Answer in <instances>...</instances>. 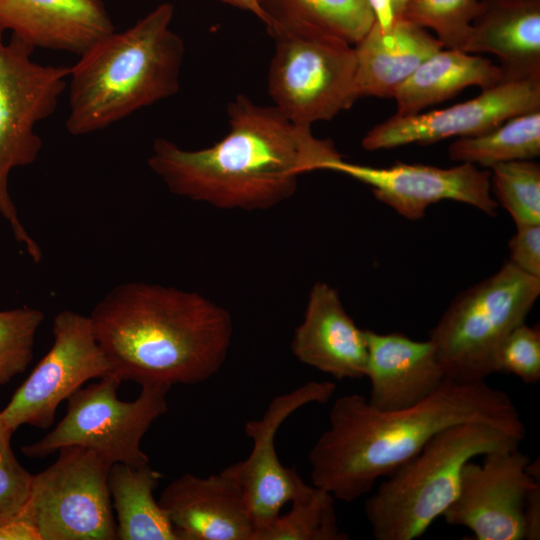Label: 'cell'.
<instances>
[{"label":"cell","mask_w":540,"mask_h":540,"mask_svg":"<svg viewBox=\"0 0 540 540\" xmlns=\"http://www.w3.org/2000/svg\"><path fill=\"white\" fill-rule=\"evenodd\" d=\"M227 117L226 135L203 149L154 140L148 166L171 193L219 209L267 210L295 194L301 175L341 155L311 127L246 95L228 103Z\"/></svg>","instance_id":"6da1fadb"},{"label":"cell","mask_w":540,"mask_h":540,"mask_svg":"<svg viewBox=\"0 0 540 540\" xmlns=\"http://www.w3.org/2000/svg\"><path fill=\"white\" fill-rule=\"evenodd\" d=\"M517 418L512 398L485 380L446 378L421 402L395 410L378 409L360 394L343 395L334 401L329 427L308 454L312 485L335 500L354 502L444 429L467 421Z\"/></svg>","instance_id":"7a4b0ae2"},{"label":"cell","mask_w":540,"mask_h":540,"mask_svg":"<svg viewBox=\"0 0 540 540\" xmlns=\"http://www.w3.org/2000/svg\"><path fill=\"white\" fill-rule=\"evenodd\" d=\"M110 373L138 384L194 385L226 361L227 309L194 292L142 281L113 287L88 315Z\"/></svg>","instance_id":"3957f363"},{"label":"cell","mask_w":540,"mask_h":540,"mask_svg":"<svg viewBox=\"0 0 540 540\" xmlns=\"http://www.w3.org/2000/svg\"><path fill=\"white\" fill-rule=\"evenodd\" d=\"M173 16L174 5L161 3L79 55L69 74L70 134L102 130L177 93L185 46L171 29Z\"/></svg>","instance_id":"277c9868"},{"label":"cell","mask_w":540,"mask_h":540,"mask_svg":"<svg viewBox=\"0 0 540 540\" xmlns=\"http://www.w3.org/2000/svg\"><path fill=\"white\" fill-rule=\"evenodd\" d=\"M525 434L524 423L517 418L467 421L435 435L366 499L364 512L373 537L419 538L457 497L467 462L494 451L518 448Z\"/></svg>","instance_id":"5b68a950"},{"label":"cell","mask_w":540,"mask_h":540,"mask_svg":"<svg viewBox=\"0 0 540 540\" xmlns=\"http://www.w3.org/2000/svg\"><path fill=\"white\" fill-rule=\"evenodd\" d=\"M540 295V278L511 261L458 294L431 329L448 379L484 381L495 373L494 360L506 336L525 319Z\"/></svg>","instance_id":"8992f818"},{"label":"cell","mask_w":540,"mask_h":540,"mask_svg":"<svg viewBox=\"0 0 540 540\" xmlns=\"http://www.w3.org/2000/svg\"><path fill=\"white\" fill-rule=\"evenodd\" d=\"M3 33L0 28V215L15 240L38 263L42 250L18 216L8 191V177L14 168L37 159L42 140L35 126L56 110L67 88L70 67L34 62V47L15 35L4 42Z\"/></svg>","instance_id":"52a82bcc"},{"label":"cell","mask_w":540,"mask_h":540,"mask_svg":"<svg viewBox=\"0 0 540 540\" xmlns=\"http://www.w3.org/2000/svg\"><path fill=\"white\" fill-rule=\"evenodd\" d=\"M121 380L109 373L99 381L79 388L67 399L61 421L40 440L22 447L29 458H45L68 446L94 452L110 465L133 467L149 463L141 442L159 417L167 412L166 385H142L136 399L118 397Z\"/></svg>","instance_id":"ba28073f"},{"label":"cell","mask_w":540,"mask_h":540,"mask_svg":"<svg viewBox=\"0 0 540 540\" xmlns=\"http://www.w3.org/2000/svg\"><path fill=\"white\" fill-rule=\"evenodd\" d=\"M273 39L267 89L273 106L288 120L311 127L358 99L353 45L322 35L281 34Z\"/></svg>","instance_id":"9c48e42d"},{"label":"cell","mask_w":540,"mask_h":540,"mask_svg":"<svg viewBox=\"0 0 540 540\" xmlns=\"http://www.w3.org/2000/svg\"><path fill=\"white\" fill-rule=\"evenodd\" d=\"M33 475L25 517L39 540H114L116 520L108 486L111 465L78 446Z\"/></svg>","instance_id":"30bf717a"},{"label":"cell","mask_w":540,"mask_h":540,"mask_svg":"<svg viewBox=\"0 0 540 540\" xmlns=\"http://www.w3.org/2000/svg\"><path fill=\"white\" fill-rule=\"evenodd\" d=\"M52 335L48 352L0 411V427L12 435L23 425L49 428L61 402L87 381L110 373L88 315L72 310L58 312Z\"/></svg>","instance_id":"8fae6325"},{"label":"cell","mask_w":540,"mask_h":540,"mask_svg":"<svg viewBox=\"0 0 540 540\" xmlns=\"http://www.w3.org/2000/svg\"><path fill=\"white\" fill-rule=\"evenodd\" d=\"M518 448L485 454L464 467L457 497L443 514L477 540H523L528 491L540 482L539 462Z\"/></svg>","instance_id":"7c38bea8"},{"label":"cell","mask_w":540,"mask_h":540,"mask_svg":"<svg viewBox=\"0 0 540 540\" xmlns=\"http://www.w3.org/2000/svg\"><path fill=\"white\" fill-rule=\"evenodd\" d=\"M336 388L331 381L307 382L274 397L260 419L245 423L244 432L252 441L251 452L245 460L223 470L241 487L255 531L277 517L307 485L296 467H285L279 460L275 448L279 428L305 405L329 401Z\"/></svg>","instance_id":"4fadbf2b"},{"label":"cell","mask_w":540,"mask_h":540,"mask_svg":"<svg viewBox=\"0 0 540 540\" xmlns=\"http://www.w3.org/2000/svg\"><path fill=\"white\" fill-rule=\"evenodd\" d=\"M536 110H540V77L503 80L477 97L445 109L395 114L370 129L361 145L367 151H376L456 136L471 137Z\"/></svg>","instance_id":"5bb4252c"},{"label":"cell","mask_w":540,"mask_h":540,"mask_svg":"<svg viewBox=\"0 0 540 540\" xmlns=\"http://www.w3.org/2000/svg\"><path fill=\"white\" fill-rule=\"evenodd\" d=\"M320 170L339 172L369 185L377 200L412 221L421 219L430 205L441 200L465 203L489 216L497 214L490 171L469 163L451 168L405 163L379 168L350 163L340 155L323 163Z\"/></svg>","instance_id":"9a60e30c"},{"label":"cell","mask_w":540,"mask_h":540,"mask_svg":"<svg viewBox=\"0 0 540 540\" xmlns=\"http://www.w3.org/2000/svg\"><path fill=\"white\" fill-rule=\"evenodd\" d=\"M158 502L178 540H252L255 524L243 491L224 470L208 477L185 473Z\"/></svg>","instance_id":"2e32d148"},{"label":"cell","mask_w":540,"mask_h":540,"mask_svg":"<svg viewBox=\"0 0 540 540\" xmlns=\"http://www.w3.org/2000/svg\"><path fill=\"white\" fill-rule=\"evenodd\" d=\"M291 350L301 363L335 379L365 377V330L355 324L338 291L326 282L318 281L312 286L303 320L293 334Z\"/></svg>","instance_id":"e0dca14e"},{"label":"cell","mask_w":540,"mask_h":540,"mask_svg":"<svg viewBox=\"0 0 540 540\" xmlns=\"http://www.w3.org/2000/svg\"><path fill=\"white\" fill-rule=\"evenodd\" d=\"M369 403L381 410L413 406L436 391L446 373L434 344L402 333L365 330Z\"/></svg>","instance_id":"ac0fdd59"},{"label":"cell","mask_w":540,"mask_h":540,"mask_svg":"<svg viewBox=\"0 0 540 540\" xmlns=\"http://www.w3.org/2000/svg\"><path fill=\"white\" fill-rule=\"evenodd\" d=\"M0 28L34 48L78 55L115 30L102 0H0Z\"/></svg>","instance_id":"d6986e66"},{"label":"cell","mask_w":540,"mask_h":540,"mask_svg":"<svg viewBox=\"0 0 540 540\" xmlns=\"http://www.w3.org/2000/svg\"><path fill=\"white\" fill-rule=\"evenodd\" d=\"M466 53H490L504 79L540 77V0H482Z\"/></svg>","instance_id":"ffe728a7"},{"label":"cell","mask_w":540,"mask_h":540,"mask_svg":"<svg viewBox=\"0 0 540 540\" xmlns=\"http://www.w3.org/2000/svg\"><path fill=\"white\" fill-rule=\"evenodd\" d=\"M353 47L358 98L392 97L426 59L444 48L427 29L402 17L395 18L388 28L374 22Z\"/></svg>","instance_id":"44dd1931"},{"label":"cell","mask_w":540,"mask_h":540,"mask_svg":"<svg viewBox=\"0 0 540 540\" xmlns=\"http://www.w3.org/2000/svg\"><path fill=\"white\" fill-rule=\"evenodd\" d=\"M505 80L489 59L454 49H441L426 59L392 94L398 115L421 112L469 86L482 90Z\"/></svg>","instance_id":"7402d4cb"},{"label":"cell","mask_w":540,"mask_h":540,"mask_svg":"<svg viewBox=\"0 0 540 540\" xmlns=\"http://www.w3.org/2000/svg\"><path fill=\"white\" fill-rule=\"evenodd\" d=\"M266 29L281 34L322 35L357 43L375 17L368 0H256Z\"/></svg>","instance_id":"603a6c76"},{"label":"cell","mask_w":540,"mask_h":540,"mask_svg":"<svg viewBox=\"0 0 540 540\" xmlns=\"http://www.w3.org/2000/svg\"><path fill=\"white\" fill-rule=\"evenodd\" d=\"M162 474L145 464L111 465L108 486L116 513L118 540H178L165 510L154 497Z\"/></svg>","instance_id":"cb8c5ba5"},{"label":"cell","mask_w":540,"mask_h":540,"mask_svg":"<svg viewBox=\"0 0 540 540\" xmlns=\"http://www.w3.org/2000/svg\"><path fill=\"white\" fill-rule=\"evenodd\" d=\"M540 155V110L517 115L480 135L461 137L448 148L450 160L492 168Z\"/></svg>","instance_id":"d4e9b609"},{"label":"cell","mask_w":540,"mask_h":540,"mask_svg":"<svg viewBox=\"0 0 540 540\" xmlns=\"http://www.w3.org/2000/svg\"><path fill=\"white\" fill-rule=\"evenodd\" d=\"M334 502L329 492L307 484L290 502L289 511L258 528L252 540H347Z\"/></svg>","instance_id":"484cf974"},{"label":"cell","mask_w":540,"mask_h":540,"mask_svg":"<svg viewBox=\"0 0 540 540\" xmlns=\"http://www.w3.org/2000/svg\"><path fill=\"white\" fill-rule=\"evenodd\" d=\"M481 8L480 0H409L398 17L432 30L446 49L462 51Z\"/></svg>","instance_id":"4316f807"},{"label":"cell","mask_w":540,"mask_h":540,"mask_svg":"<svg viewBox=\"0 0 540 540\" xmlns=\"http://www.w3.org/2000/svg\"><path fill=\"white\" fill-rule=\"evenodd\" d=\"M491 190L516 226L540 224V165L517 160L495 165L490 172Z\"/></svg>","instance_id":"83f0119b"},{"label":"cell","mask_w":540,"mask_h":540,"mask_svg":"<svg viewBox=\"0 0 540 540\" xmlns=\"http://www.w3.org/2000/svg\"><path fill=\"white\" fill-rule=\"evenodd\" d=\"M44 319L41 310L29 306L0 310V386L25 372Z\"/></svg>","instance_id":"f1b7e54d"},{"label":"cell","mask_w":540,"mask_h":540,"mask_svg":"<svg viewBox=\"0 0 540 540\" xmlns=\"http://www.w3.org/2000/svg\"><path fill=\"white\" fill-rule=\"evenodd\" d=\"M494 371L515 375L524 383L540 380V328L524 323L514 328L500 344Z\"/></svg>","instance_id":"f546056e"},{"label":"cell","mask_w":540,"mask_h":540,"mask_svg":"<svg viewBox=\"0 0 540 540\" xmlns=\"http://www.w3.org/2000/svg\"><path fill=\"white\" fill-rule=\"evenodd\" d=\"M11 438L0 427V525L23 517L33 477L17 460Z\"/></svg>","instance_id":"4dcf8cb0"},{"label":"cell","mask_w":540,"mask_h":540,"mask_svg":"<svg viewBox=\"0 0 540 540\" xmlns=\"http://www.w3.org/2000/svg\"><path fill=\"white\" fill-rule=\"evenodd\" d=\"M508 248L510 259L521 271L540 278V224L516 226Z\"/></svg>","instance_id":"1f68e13d"},{"label":"cell","mask_w":540,"mask_h":540,"mask_svg":"<svg viewBox=\"0 0 540 540\" xmlns=\"http://www.w3.org/2000/svg\"><path fill=\"white\" fill-rule=\"evenodd\" d=\"M524 539H540V482L527 493L524 510Z\"/></svg>","instance_id":"d6a6232c"},{"label":"cell","mask_w":540,"mask_h":540,"mask_svg":"<svg viewBox=\"0 0 540 540\" xmlns=\"http://www.w3.org/2000/svg\"><path fill=\"white\" fill-rule=\"evenodd\" d=\"M0 540H39L32 523L23 517L0 525Z\"/></svg>","instance_id":"836d02e7"},{"label":"cell","mask_w":540,"mask_h":540,"mask_svg":"<svg viewBox=\"0 0 540 540\" xmlns=\"http://www.w3.org/2000/svg\"><path fill=\"white\" fill-rule=\"evenodd\" d=\"M375 22L382 28H388L395 20L393 0H368Z\"/></svg>","instance_id":"e575fe53"},{"label":"cell","mask_w":540,"mask_h":540,"mask_svg":"<svg viewBox=\"0 0 540 540\" xmlns=\"http://www.w3.org/2000/svg\"><path fill=\"white\" fill-rule=\"evenodd\" d=\"M235 8L247 11L255 15L260 21H264L263 13L256 0H218Z\"/></svg>","instance_id":"d590c367"},{"label":"cell","mask_w":540,"mask_h":540,"mask_svg":"<svg viewBox=\"0 0 540 540\" xmlns=\"http://www.w3.org/2000/svg\"><path fill=\"white\" fill-rule=\"evenodd\" d=\"M408 1L409 0H393V9H394L395 17H398L401 14L404 6L406 5Z\"/></svg>","instance_id":"8d00e7d4"},{"label":"cell","mask_w":540,"mask_h":540,"mask_svg":"<svg viewBox=\"0 0 540 540\" xmlns=\"http://www.w3.org/2000/svg\"><path fill=\"white\" fill-rule=\"evenodd\" d=\"M498 1H518V0H498Z\"/></svg>","instance_id":"74e56055"}]
</instances>
